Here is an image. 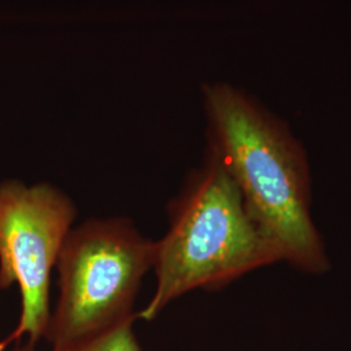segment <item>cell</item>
Returning a JSON list of instances; mask_svg holds the SVG:
<instances>
[{
    "mask_svg": "<svg viewBox=\"0 0 351 351\" xmlns=\"http://www.w3.org/2000/svg\"><path fill=\"white\" fill-rule=\"evenodd\" d=\"M136 317L90 339L62 346H51L49 351H143L134 330ZM11 351H40L37 345L17 342Z\"/></svg>",
    "mask_w": 351,
    "mask_h": 351,
    "instance_id": "5b68a950",
    "label": "cell"
},
{
    "mask_svg": "<svg viewBox=\"0 0 351 351\" xmlns=\"http://www.w3.org/2000/svg\"><path fill=\"white\" fill-rule=\"evenodd\" d=\"M208 152L239 189L251 220L281 263L323 276L332 262L313 215L311 165L290 126L247 94L224 84L204 90Z\"/></svg>",
    "mask_w": 351,
    "mask_h": 351,
    "instance_id": "6da1fadb",
    "label": "cell"
},
{
    "mask_svg": "<svg viewBox=\"0 0 351 351\" xmlns=\"http://www.w3.org/2000/svg\"><path fill=\"white\" fill-rule=\"evenodd\" d=\"M281 263L278 251L251 220L239 189L207 151L168 206V228L155 241V290L137 319L152 322L194 290H219Z\"/></svg>",
    "mask_w": 351,
    "mask_h": 351,
    "instance_id": "7a4b0ae2",
    "label": "cell"
},
{
    "mask_svg": "<svg viewBox=\"0 0 351 351\" xmlns=\"http://www.w3.org/2000/svg\"><path fill=\"white\" fill-rule=\"evenodd\" d=\"M154 256L155 241L130 219H90L73 226L56 262L59 298L43 339L62 346L137 319L134 304Z\"/></svg>",
    "mask_w": 351,
    "mask_h": 351,
    "instance_id": "3957f363",
    "label": "cell"
},
{
    "mask_svg": "<svg viewBox=\"0 0 351 351\" xmlns=\"http://www.w3.org/2000/svg\"><path fill=\"white\" fill-rule=\"evenodd\" d=\"M75 217V203L58 186L0 182V288L16 284L21 297L19 323L0 341V351L23 339L37 345L45 337L51 275Z\"/></svg>",
    "mask_w": 351,
    "mask_h": 351,
    "instance_id": "277c9868",
    "label": "cell"
}]
</instances>
